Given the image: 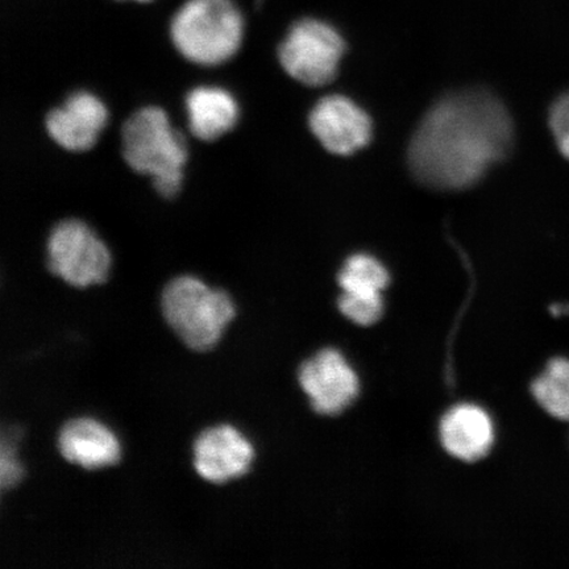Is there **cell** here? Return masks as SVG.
I'll list each match as a JSON object with an SVG mask.
<instances>
[{"instance_id": "obj_13", "label": "cell", "mask_w": 569, "mask_h": 569, "mask_svg": "<svg viewBox=\"0 0 569 569\" xmlns=\"http://www.w3.org/2000/svg\"><path fill=\"white\" fill-rule=\"evenodd\" d=\"M189 130L194 138L213 141L238 123L239 104L231 92L217 87H199L184 98Z\"/></svg>"}, {"instance_id": "obj_12", "label": "cell", "mask_w": 569, "mask_h": 569, "mask_svg": "<svg viewBox=\"0 0 569 569\" xmlns=\"http://www.w3.org/2000/svg\"><path fill=\"white\" fill-rule=\"evenodd\" d=\"M442 443L452 457L466 461L486 457L495 440L492 419L476 405L455 407L440 425Z\"/></svg>"}, {"instance_id": "obj_4", "label": "cell", "mask_w": 569, "mask_h": 569, "mask_svg": "<svg viewBox=\"0 0 569 569\" xmlns=\"http://www.w3.org/2000/svg\"><path fill=\"white\" fill-rule=\"evenodd\" d=\"M161 311L184 346L203 352L222 338L234 317V305L224 290L212 289L193 276H180L163 288Z\"/></svg>"}, {"instance_id": "obj_16", "label": "cell", "mask_w": 569, "mask_h": 569, "mask_svg": "<svg viewBox=\"0 0 569 569\" xmlns=\"http://www.w3.org/2000/svg\"><path fill=\"white\" fill-rule=\"evenodd\" d=\"M339 308L352 322L369 326L376 323L382 316L383 302L381 295L343 293L339 300Z\"/></svg>"}, {"instance_id": "obj_17", "label": "cell", "mask_w": 569, "mask_h": 569, "mask_svg": "<svg viewBox=\"0 0 569 569\" xmlns=\"http://www.w3.org/2000/svg\"><path fill=\"white\" fill-rule=\"evenodd\" d=\"M550 127L559 151L569 160V91L552 104Z\"/></svg>"}, {"instance_id": "obj_6", "label": "cell", "mask_w": 569, "mask_h": 569, "mask_svg": "<svg viewBox=\"0 0 569 569\" xmlns=\"http://www.w3.org/2000/svg\"><path fill=\"white\" fill-rule=\"evenodd\" d=\"M345 40L336 28L316 19H303L290 28L279 48L284 71L308 87H323L337 77Z\"/></svg>"}, {"instance_id": "obj_11", "label": "cell", "mask_w": 569, "mask_h": 569, "mask_svg": "<svg viewBox=\"0 0 569 569\" xmlns=\"http://www.w3.org/2000/svg\"><path fill=\"white\" fill-rule=\"evenodd\" d=\"M61 457L84 469H99L117 465L120 443L116 433L97 419H70L57 437Z\"/></svg>"}, {"instance_id": "obj_18", "label": "cell", "mask_w": 569, "mask_h": 569, "mask_svg": "<svg viewBox=\"0 0 569 569\" xmlns=\"http://www.w3.org/2000/svg\"><path fill=\"white\" fill-rule=\"evenodd\" d=\"M23 475V469L16 457L12 440L2 439L0 445V486L3 489L16 487Z\"/></svg>"}, {"instance_id": "obj_7", "label": "cell", "mask_w": 569, "mask_h": 569, "mask_svg": "<svg viewBox=\"0 0 569 569\" xmlns=\"http://www.w3.org/2000/svg\"><path fill=\"white\" fill-rule=\"evenodd\" d=\"M300 383L320 415H338L359 393L358 376L336 350L320 351L300 369Z\"/></svg>"}, {"instance_id": "obj_15", "label": "cell", "mask_w": 569, "mask_h": 569, "mask_svg": "<svg viewBox=\"0 0 569 569\" xmlns=\"http://www.w3.org/2000/svg\"><path fill=\"white\" fill-rule=\"evenodd\" d=\"M388 282L389 273L381 262L362 253L348 259L339 274L343 293L381 295Z\"/></svg>"}, {"instance_id": "obj_2", "label": "cell", "mask_w": 569, "mask_h": 569, "mask_svg": "<svg viewBox=\"0 0 569 569\" xmlns=\"http://www.w3.org/2000/svg\"><path fill=\"white\" fill-rule=\"evenodd\" d=\"M122 156L133 172L151 178L161 197L173 198L180 191L188 161L187 141L160 107H142L126 120Z\"/></svg>"}, {"instance_id": "obj_5", "label": "cell", "mask_w": 569, "mask_h": 569, "mask_svg": "<svg viewBox=\"0 0 569 569\" xmlns=\"http://www.w3.org/2000/svg\"><path fill=\"white\" fill-rule=\"evenodd\" d=\"M47 266L49 272L71 287L83 289L106 281L111 254L87 223L67 219L49 233Z\"/></svg>"}, {"instance_id": "obj_8", "label": "cell", "mask_w": 569, "mask_h": 569, "mask_svg": "<svg viewBox=\"0 0 569 569\" xmlns=\"http://www.w3.org/2000/svg\"><path fill=\"white\" fill-rule=\"evenodd\" d=\"M254 457L253 447L239 430L219 425L203 430L193 445V465L206 481L224 483L248 472Z\"/></svg>"}, {"instance_id": "obj_1", "label": "cell", "mask_w": 569, "mask_h": 569, "mask_svg": "<svg viewBox=\"0 0 569 569\" xmlns=\"http://www.w3.org/2000/svg\"><path fill=\"white\" fill-rule=\"evenodd\" d=\"M513 122L487 90H462L440 99L412 134L409 163L426 187L460 190L481 180L513 147Z\"/></svg>"}, {"instance_id": "obj_9", "label": "cell", "mask_w": 569, "mask_h": 569, "mask_svg": "<svg viewBox=\"0 0 569 569\" xmlns=\"http://www.w3.org/2000/svg\"><path fill=\"white\" fill-rule=\"evenodd\" d=\"M309 123L322 146L336 154H351L366 147L372 137L368 113L341 96H330L315 106Z\"/></svg>"}, {"instance_id": "obj_19", "label": "cell", "mask_w": 569, "mask_h": 569, "mask_svg": "<svg viewBox=\"0 0 569 569\" xmlns=\"http://www.w3.org/2000/svg\"><path fill=\"white\" fill-rule=\"evenodd\" d=\"M138 2H149V0H138Z\"/></svg>"}, {"instance_id": "obj_10", "label": "cell", "mask_w": 569, "mask_h": 569, "mask_svg": "<svg viewBox=\"0 0 569 569\" xmlns=\"http://www.w3.org/2000/svg\"><path fill=\"white\" fill-rule=\"evenodd\" d=\"M109 112L89 91H76L60 107L48 112L46 130L57 146L69 152L89 151L103 131Z\"/></svg>"}, {"instance_id": "obj_3", "label": "cell", "mask_w": 569, "mask_h": 569, "mask_svg": "<svg viewBox=\"0 0 569 569\" xmlns=\"http://www.w3.org/2000/svg\"><path fill=\"white\" fill-rule=\"evenodd\" d=\"M178 53L201 67H216L239 51L243 18L232 0H187L170 23Z\"/></svg>"}, {"instance_id": "obj_14", "label": "cell", "mask_w": 569, "mask_h": 569, "mask_svg": "<svg viewBox=\"0 0 569 569\" xmlns=\"http://www.w3.org/2000/svg\"><path fill=\"white\" fill-rule=\"evenodd\" d=\"M537 402L560 421H569V359L557 358L531 386Z\"/></svg>"}]
</instances>
